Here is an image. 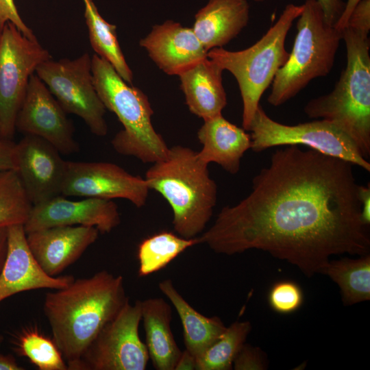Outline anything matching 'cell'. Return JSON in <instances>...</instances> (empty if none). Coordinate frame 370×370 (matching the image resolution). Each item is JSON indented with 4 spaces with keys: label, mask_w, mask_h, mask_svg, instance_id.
Returning <instances> with one entry per match:
<instances>
[{
    "label": "cell",
    "mask_w": 370,
    "mask_h": 370,
    "mask_svg": "<svg viewBox=\"0 0 370 370\" xmlns=\"http://www.w3.org/2000/svg\"><path fill=\"white\" fill-rule=\"evenodd\" d=\"M353 165L299 145L277 149L251 193L223 207L200 243L225 255L267 251L308 277L321 273L334 255L368 254Z\"/></svg>",
    "instance_id": "1"
},
{
    "label": "cell",
    "mask_w": 370,
    "mask_h": 370,
    "mask_svg": "<svg viewBox=\"0 0 370 370\" xmlns=\"http://www.w3.org/2000/svg\"><path fill=\"white\" fill-rule=\"evenodd\" d=\"M128 301L123 277L106 270L46 293L43 312L69 370H77L89 345Z\"/></svg>",
    "instance_id": "2"
},
{
    "label": "cell",
    "mask_w": 370,
    "mask_h": 370,
    "mask_svg": "<svg viewBox=\"0 0 370 370\" xmlns=\"http://www.w3.org/2000/svg\"><path fill=\"white\" fill-rule=\"evenodd\" d=\"M208 165L197 151L175 145L145 174L149 189L160 193L171 208L174 230L186 238L203 232L217 203V186Z\"/></svg>",
    "instance_id": "3"
},
{
    "label": "cell",
    "mask_w": 370,
    "mask_h": 370,
    "mask_svg": "<svg viewBox=\"0 0 370 370\" xmlns=\"http://www.w3.org/2000/svg\"><path fill=\"white\" fill-rule=\"evenodd\" d=\"M347 64L334 89L308 101L306 114L327 120L345 132L364 158L370 156V42L368 35L346 27L342 31Z\"/></svg>",
    "instance_id": "4"
},
{
    "label": "cell",
    "mask_w": 370,
    "mask_h": 370,
    "mask_svg": "<svg viewBox=\"0 0 370 370\" xmlns=\"http://www.w3.org/2000/svg\"><path fill=\"white\" fill-rule=\"evenodd\" d=\"M92 73L97 92L106 109L114 112L123 129L111 140L114 149L143 163L163 159L169 147L151 123L153 110L146 95L130 86L106 60L92 56Z\"/></svg>",
    "instance_id": "5"
},
{
    "label": "cell",
    "mask_w": 370,
    "mask_h": 370,
    "mask_svg": "<svg viewBox=\"0 0 370 370\" xmlns=\"http://www.w3.org/2000/svg\"><path fill=\"white\" fill-rule=\"evenodd\" d=\"M302 10L303 5H286L275 23L245 49L232 51L218 47L208 51V58L223 71H230L238 82L243 101L242 125L246 131H249L262 94L289 56L285 48L286 38Z\"/></svg>",
    "instance_id": "6"
},
{
    "label": "cell",
    "mask_w": 370,
    "mask_h": 370,
    "mask_svg": "<svg viewBox=\"0 0 370 370\" xmlns=\"http://www.w3.org/2000/svg\"><path fill=\"white\" fill-rule=\"evenodd\" d=\"M297 18V34L285 64L277 72L267 101L279 106L295 97L314 79L330 73L341 31L325 21L317 0H306Z\"/></svg>",
    "instance_id": "7"
},
{
    "label": "cell",
    "mask_w": 370,
    "mask_h": 370,
    "mask_svg": "<svg viewBox=\"0 0 370 370\" xmlns=\"http://www.w3.org/2000/svg\"><path fill=\"white\" fill-rule=\"evenodd\" d=\"M251 149L259 153L286 145H305L370 171V163L363 158L352 139L333 123L324 119L284 125L270 118L259 105L250 124Z\"/></svg>",
    "instance_id": "8"
},
{
    "label": "cell",
    "mask_w": 370,
    "mask_h": 370,
    "mask_svg": "<svg viewBox=\"0 0 370 370\" xmlns=\"http://www.w3.org/2000/svg\"><path fill=\"white\" fill-rule=\"evenodd\" d=\"M36 36L27 37L12 23L0 33V137L12 140L18 112L30 77L51 59Z\"/></svg>",
    "instance_id": "9"
},
{
    "label": "cell",
    "mask_w": 370,
    "mask_h": 370,
    "mask_svg": "<svg viewBox=\"0 0 370 370\" xmlns=\"http://www.w3.org/2000/svg\"><path fill=\"white\" fill-rule=\"evenodd\" d=\"M35 73L66 113L81 118L95 135L107 134L106 108L95 86L92 57L88 53L73 60L51 58L40 64Z\"/></svg>",
    "instance_id": "10"
},
{
    "label": "cell",
    "mask_w": 370,
    "mask_h": 370,
    "mask_svg": "<svg viewBox=\"0 0 370 370\" xmlns=\"http://www.w3.org/2000/svg\"><path fill=\"white\" fill-rule=\"evenodd\" d=\"M140 301H130L100 330L83 354L77 370H145L149 360L139 336Z\"/></svg>",
    "instance_id": "11"
},
{
    "label": "cell",
    "mask_w": 370,
    "mask_h": 370,
    "mask_svg": "<svg viewBox=\"0 0 370 370\" xmlns=\"http://www.w3.org/2000/svg\"><path fill=\"white\" fill-rule=\"evenodd\" d=\"M150 189L145 178L106 162L66 161L61 195L103 199H124L137 208L147 202Z\"/></svg>",
    "instance_id": "12"
},
{
    "label": "cell",
    "mask_w": 370,
    "mask_h": 370,
    "mask_svg": "<svg viewBox=\"0 0 370 370\" xmlns=\"http://www.w3.org/2000/svg\"><path fill=\"white\" fill-rule=\"evenodd\" d=\"M66 114L45 83L34 73L17 114L16 130L45 139L60 153L73 154L79 147Z\"/></svg>",
    "instance_id": "13"
},
{
    "label": "cell",
    "mask_w": 370,
    "mask_h": 370,
    "mask_svg": "<svg viewBox=\"0 0 370 370\" xmlns=\"http://www.w3.org/2000/svg\"><path fill=\"white\" fill-rule=\"evenodd\" d=\"M15 156V171L32 206L61 195L66 160L53 145L25 135L16 143Z\"/></svg>",
    "instance_id": "14"
},
{
    "label": "cell",
    "mask_w": 370,
    "mask_h": 370,
    "mask_svg": "<svg viewBox=\"0 0 370 370\" xmlns=\"http://www.w3.org/2000/svg\"><path fill=\"white\" fill-rule=\"evenodd\" d=\"M121 223L117 205L110 199L85 197L70 200L62 195L34 205L23 227L27 233L56 226L96 227L109 233Z\"/></svg>",
    "instance_id": "15"
},
{
    "label": "cell",
    "mask_w": 370,
    "mask_h": 370,
    "mask_svg": "<svg viewBox=\"0 0 370 370\" xmlns=\"http://www.w3.org/2000/svg\"><path fill=\"white\" fill-rule=\"evenodd\" d=\"M74 280L72 275H49L41 268L28 246L23 225L7 229L6 255L0 272V304L23 291L63 288Z\"/></svg>",
    "instance_id": "16"
},
{
    "label": "cell",
    "mask_w": 370,
    "mask_h": 370,
    "mask_svg": "<svg viewBox=\"0 0 370 370\" xmlns=\"http://www.w3.org/2000/svg\"><path fill=\"white\" fill-rule=\"evenodd\" d=\"M99 230L81 225L56 226L27 233L28 246L41 268L53 277L75 262L97 239Z\"/></svg>",
    "instance_id": "17"
},
{
    "label": "cell",
    "mask_w": 370,
    "mask_h": 370,
    "mask_svg": "<svg viewBox=\"0 0 370 370\" xmlns=\"http://www.w3.org/2000/svg\"><path fill=\"white\" fill-rule=\"evenodd\" d=\"M139 44L169 75L179 76L206 58L208 53L192 28L171 20L154 25Z\"/></svg>",
    "instance_id": "18"
},
{
    "label": "cell",
    "mask_w": 370,
    "mask_h": 370,
    "mask_svg": "<svg viewBox=\"0 0 370 370\" xmlns=\"http://www.w3.org/2000/svg\"><path fill=\"white\" fill-rule=\"evenodd\" d=\"M249 18L247 0H209L196 13L192 29L208 52L236 38L247 25Z\"/></svg>",
    "instance_id": "19"
},
{
    "label": "cell",
    "mask_w": 370,
    "mask_h": 370,
    "mask_svg": "<svg viewBox=\"0 0 370 370\" xmlns=\"http://www.w3.org/2000/svg\"><path fill=\"white\" fill-rule=\"evenodd\" d=\"M202 145L199 158L208 164L214 162L230 174L240 170L244 153L251 148V136L243 128L219 115L204 121L197 132Z\"/></svg>",
    "instance_id": "20"
},
{
    "label": "cell",
    "mask_w": 370,
    "mask_h": 370,
    "mask_svg": "<svg viewBox=\"0 0 370 370\" xmlns=\"http://www.w3.org/2000/svg\"><path fill=\"white\" fill-rule=\"evenodd\" d=\"M223 71L207 56L179 75L189 110L204 121L221 115L227 104Z\"/></svg>",
    "instance_id": "21"
},
{
    "label": "cell",
    "mask_w": 370,
    "mask_h": 370,
    "mask_svg": "<svg viewBox=\"0 0 370 370\" xmlns=\"http://www.w3.org/2000/svg\"><path fill=\"white\" fill-rule=\"evenodd\" d=\"M145 345L149 359L157 370H174L182 351L173 334L172 309L161 297L140 301Z\"/></svg>",
    "instance_id": "22"
},
{
    "label": "cell",
    "mask_w": 370,
    "mask_h": 370,
    "mask_svg": "<svg viewBox=\"0 0 370 370\" xmlns=\"http://www.w3.org/2000/svg\"><path fill=\"white\" fill-rule=\"evenodd\" d=\"M160 291L175 308L183 328L185 349L197 358L226 329L218 317H206L197 311L178 292L173 282L166 279L158 284Z\"/></svg>",
    "instance_id": "23"
},
{
    "label": "cell",
    "mask_w": 370,
    "mask_h": 370,
    "mask_svg": "<svg viewBox=\"0 0 370 370\" xmlns=\"http://www.w3.org/2000/svg\"><path fill=\"white\" fill-rule=\"evenodd\" d=\"M84 18L90 43L97 55L106 60L127 84H132L133 73L121 49L116 26L107 22L99 13L92 0L84 1Z\"/></svg>",
    "instance_id": "24"
},
{
    "label": "cell",
    "mask_w": 370,
    "mask_h": 370,
    "mask_svg": "<svg viewBox=\"0 0 370 370\" xmlns=\"http://www.w3.org/2000/svg\"><path fill=\"white\" fill-rule=\"evenodd\" d=\"M359 256L330 260L321 273L338 286L346 305L370 299V256Z\"/></svg>",
    "instance_id": "25"
},
{
    "label": "cell",
    "mask_w": 370,
    "mask_h": 370,
    "mask_svg": "<svg viewBox=\"0 0 370 370\" xmlns=\"http://www.w3.org/2000/svg\"><path fill=\"white\" fill-rule=\"evenodd\" d=\"M199 237L186 238L171 232H161L144 239L138 247V275L161 270L188 248L199 244Z\"/></svg>",
    "instance_id": "26"
},
{
    "label": "cell",
    "mask_w": 370,
    "mask_h": 370,
    "mask_svg": "<svg viewBox=\"0 0 370 370\" xmlns=\"http://www.w3.org/2000/svg\"><path fill=\"white\" fill-rule=\"evenodd\" d=\"M251 329L249 321H235L197 358V370H229Z\"/></svg>",
    "instance_id": "27"
},
{
    "label": "cell",
    "mask_w": 370,
    "mask_h": 370,
    "mask_svg": "<svg viewBox=\"0 0 370 370\" xmlns=\"http://www.w3.org/2000/svg\"><path fill=\"white\" fill-rule=\"evenodd\" d=\"M32 207L16 172L0 171V230L24 225Z\"/></svg>",
    "instance_id": "28"
},
{
    "label": "cell",
    "mask_w": 370,
    "mask_h": 370,
    "mask_svg": "<svg viewBox=\"0 0 370 370\" xmlns=\"http://www.w3.org/2000/svg\"><path fill=\"white\" fill-rule=\"evenodd\" d=\"M18 352L40 370H69L60 351L53 341L36 328L25 330L16 342Z\"/></svg>",
    "instance_id": "29"
},
{
    "label": "cell",
    "mask_w": 370,
    "mask_h": 370,
    "mask_svg": "<svg viewBox=\"0 0 370 370\" xmlns=\"http://www.w3.org/2000/svg\"><path fill=\"white\" fill-rule=\"evenodd\" d=\"M303 293L296 283L280 281L271 288L268 300L271 308L275 312L288 314L297 310L303 303Z\"/></svg>",
    "instance_id": "30"
},
{
    "label": "cell",
    "mask_w": 370,
    "mask_h": 370,
    "mask_svg": "<svg viewBox=\"0 0 370 370\" xmlns=\"http://www.w3.org/2000/svg\"><path fill=\"white\" fill-rule=\"evenodd\" d=\"M232 367L236 370H262L266 367V362L258 347L245 343L236 355Z\"/></svg>",
    "instance_id": "31"
},
{
    "label": "cell",
    "mask_w": 370,
    "mask_h": 370,
    "mask_svg": "<svg viewBox=\"0 0 370 370\" xmlns=\"http://www.w3.org/2000/svg\"><path fill=\"white\" fill-rule=\"evenodd\" d=\"M8 22L14 24L26 36H34L32 29L27 26L21 17L14 0H0V33Z\"/></svg>",
    "instance_id": "32"
},
{
    "label": "cell",
    "mask_w": 370,
    "mask_h": 370,
    "mask_svg": "<svg viewBox=\"0 0 370 370\" xmlns=\"http://www.w3.org/2000/svg\"><path fill=\"white\" fill-rule=\"evenodd\" d=\"M346 27L362 34H369L370 30V0H361L356 5L351 13Z\"/></svg>",
    "instance_id": "33"
},
{
    "label": "cell",
    "mask_w": 370,
    "mask_h": 370,
    "mask_svg": "<svg viewBox=\"0 0 370 370\" xmlns=\"http://www.w3.org/2000/svg\"><path fill=\"white\" fill-rule=\"evenodd\" d=\"M16 143L0 138V171L16 169Z\"/></svg>",
    "instance_id": "34"
},
{
    "label": "cell",
    "mask_w": 370,
    "mask_h": 370,
    "mask_svg": "<svg viewBox=\"0 0 370 370\" xmlns=\"http://www.w3.org/2000/svg\"><path fill=\"white\" fill-rule=\"evenodd\" d=\"M254 1L262 2L267 0ZM317 1L321 6L327 23L334 25L344 10L345 2L343 0H317Z\"/></svg>",
    "instance_id": "35"
},
{
    "label": "cell",
    "mask_w": 370,
    "mask_h": 370,
    "mask_svg": "<svg viewBox=\"0 0 370 370\" xmlns=\"http://www.w3.org/2000/svg\"><path fill=\"white\" fill-rule=\"evenodd\" d=\"M358 198L360 202V219L365 225L370 223V186L358 185Z\"/></svg>",
    "instance_id": "36"
},
{
    "label": "cell",
    "mask_w": 370,
    "mask_h": 370,
    "mask_svg": "<svg viewBox=\"0 0 370 370\" xmlns=\"http://www.w3.org/2000/svg\"><path fill=\"white\" fill-rule=\"evenodd\" d=\"M197 367V358L186 349L182 351L174 370H193Z\"/></svg>",
    "instance_id": "37"
},
{
    "label": "cell",
    "mask_w": 370,
    "mask_h": 370,
    "mask_svg": "<svg viewBox=\"0 0 370 370\" xmlns=\"http://www.w3.org/2000/svg\"><path fill=\"white\" fill-rule=\"evenodd\" d=\"M360 1L361 0H347V1L345 2L344 10L334 25L336 29L342 31L345 28L352 12Z\"/></svg>",
    "instance_id": "38"
},
{
    "label": "cell",
    "mask_w": 370,
    "mask_h": 370,
    "mask_svg": "<svg viewBox=\"0 0 370 370\" xmlns=\"http://www.w3.org/2000/svg\"><path fill=\"white\" fill-rule=\"evenodd\" d=\"M16 359L11 355H5L0 353V370H24Z\"/></svg>",
    "instance_id": "39"
},
{
    "label": "cell",
    "mask_w": 370,
    "mask_h": 370,
    "mask_svg": "<svg viewBox=\"0 0 370 370\" xmlns=\"http://www.w3.org/2000/svg\"><path fill=\"white\" fill-rule=\"evenodd\" d=\"M7 250V229L0 230V272L2 269Z\"/></svg>",
    "instance_id": "40"
},
{
    "label": "cell",
    "mask_w": 370,
    "mask_h": 370,
    "mask_svg": "<svg viewBox=\"0 0 370 370\" xmlns=\"http://www.w3.org/2000/svg\"><path fill=\"white\" fill-rule=\"evenodd\" d=\"M3 337L0 336V343L2 341Z\"/></svg>",
    "instance_id": "41"
},
{
    "label": "cell",
    "mask_w": 370,
    "mask_h": 370,
    "mask_svg": "<svg viewBox=\"0 0 370 370\" xmlns=\"http://www.w3.org/2000/svg\"><path fill=\"white\" fill-rule=\"evenodd\" d=\"M86 1V0H83V1Z\"/></svg>",
    "instance_id": "42"
},
{
    "label": "cell",
    "mask_w": 370,
    "mask_h": 370,
    "mask_svg": "<svg viewBox=\"0 0 370 370\" xmlns=\"http://www.w3.org/2000/svg\"><path fill=\"white\" fill-rule=\"evenodd\" d=\"M1 138V137H0Z\"/></svg>",
    "instance_id": "43"
}]
</instances>
